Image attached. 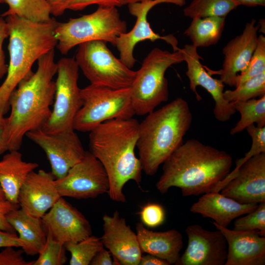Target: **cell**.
I'll list each match as a JSON object with an SVG mask.
<instances>
[{
	"label": "cell",
	"instance_id": "cell-40",
	"mask_svg": "<svg viewBox=\"0 0 265 265\" xmlns=\"http://www.w3.org/2000/svg\"><path fill=\"white\" fill-rule=\"evenodd\" d=\"M19 204H13L6 200L0 201V229L6 232L16 233L6 218L7 214L11 211L19 208Z\"/></svg>",
	"mask_w": 265,
	"mask_h": 265
},
{
	"label": "cell",
	"instance_id": "cell-27",
	"mask_svg": "<svg viewBox=\"0 0 265 265\" xmlns=\"http://www.w3.org/2000/svg\"><path fill=\"white\" fill-rule=\"evenodd\" d=\"M7 4L8 9L0 15L4 17L15 15L35 23L49 22L51 18V9L47 0H3Z\"/></svg>",
	"mask_w": 265,
	"mask_h": 265
},
{
	"label": "cell",
	"instance_id": "cell-24",
	"mask_svg": "<svg viewBox=\"0 0 265 265\" xmlns=\"http://www.w3.org/2000/svg\"><path fill=\"white\" fill-rule=\"evenodd\" d=\"M9 152L0 160V186L5 200L19 204L18 196L22 185L39 165L24 161L19 150Z\"/></svg>",
	"mask_w": 265,
	"mask_h": 265
},
{
	"label": "cell",
	"instance_id": "cell-31",
	"mask_svg": "<svg viewBox=\"0 0 265 265\" xmlns=\"http://www.w3.org/2000/svg\"><path fill=\"white\" fill-rule=\"evenodd\" d=\"M265 96V72L250 78L235 87L223 92L228 102H243Z\"/></svg>",
	"mask_w": 265,
	"mask_h": 265
},
{
	"label": "cell",
	"instance_id": "cell-1",
	"mask_svg": "<svg viewBox=\"0 0 265 265\" xmlns=\"http://www.w3.org/2000/svg\"><path fill=\"white\" fill-rule=\"evenodd\" d=\"M232 164L233 158L226 151L190 139L163 163L156 188L164 194L177 187L184 197L214 191L231 172Z\"/></svg>",
	"mask_w": 265,
	"mask_h": 265
},
{
	"label": "cell",
	"instance_id": "cell-14",
	"mask_svg": "<svg viewBox=\"0 0 265 265\" xmlns=\"http://www.w3.org/2000/svg\"><path fill=\"white\" fill-rule=\"evenodd\" d=\"M162 3L183 6L186 3V0H151L128 4L129 12L136 18V22L129 32L120 35L114 46L119 52L120 59L131 69L136 61L133 56L134 48L140 42L146 40L154 42L161 39L171 45L173 51L180 49L178 47V40L173 35L161 36L155 33L147 21L149 11L156 5Z\"/></svg>",
	"mask_w": 265,
	"mask_h": 265
},
{
	"label": "cell",
	"instance_id": "cell-3",
	"mask_svg": "<svg viewBox=\"0 0 265 265\" xmlns=\"http://www.w3.org/2000/svg\"><path fill=\"white\" fill-rule=\"evenodd\" d=\"M139 123L135 119L106 121L89 132L90 152L103 165L109 181L108 194L115 201L125 202L123 189L130 180L138 185L142 167L134 149Z\"/></svg>",
	"mask_w": 265,
	"mask_h": 265
},
{
	"label": "cell",
	"instance_id": "cell-39",
	"mask_svg": "<svg viewBox=\"0 0 265 265\" xmlns=\"http://www.w3.org/2000/svg\"><path fill=\"white\" fill-rule=\"evenodd\" d=\"M9 28L8 24L3 17L0 16V79L6 74L8 65L5 63L4 52L2 46L5 39L9 37Z\"/></svg>",
	"mask_w": 265,
	"mask_h": 265
},
{
	"label": "cell",
	"instance_id": "cell-44",
	"mask_svg": "<svg viewBox=\"0 0 265 265\" xmlns=\"http://www.w3.org/2000/svg\"><path fill=\"white\" fill-rule=\"evenodd\" d=\"M139 265H170V264L166 260L155 256L153 255L147 254L142 255Z\"/></svg>",
	"mask_w": 265,
	"mask_h": 265
},
{
	"label": "cell",
	"instance_id": "cell-6",
	"mask_svg": "<svg viewBox=\"0 0 265 265\" xmlns=\"http://www.w3.org/2000/svg\"><path fill=\"white\" fill-rule=\"evenodd\" d=\"M185 61L182 49L170 52L158 48L152 50L143 61L130 87L135 114L144 115L169 99L168 83L165 77L172 65Z\"/></svg>",
	"mask_w": 265,
	"mask_h": 265
},
{
	"label": "cell",
	"instance_id": "cell-36",
	"mask_svg": "<svg viewBox=\"0 0 265 265\" xmlns=\"http://www.w3.org/2000/svg\"><path fill=\"white\" fill-rule=\"evenodd\" d=\"M142 223L147 227L155 228L161 225L165 220V211L161 205L148 203L140 212Z\"/></svg>",
	"mask_w": 265,
	"mask_h": 265
},
{
	"label": "cell",
	"instance_id": "cell-35",
	"mask_svg": "<svg viewBox=\"0 0 265 265\" xmlns=\"http://www.w3.org/2000/svg\"><path fill=\"white\" fill-rule=\"evenodd\" d=\"M246 130L252 139L251 146L244 157L236 160V167L233 170V171H236L244 162L251 158L265 153V127H259L252 124L247 127Z\"/></svg>",
	"mask_w": 265,
	"mask_h": 265
},
{
	"label": "cell",
	"instance_id": "cell-43",
	"mask_svg": "<svg viewBox=\"0 0 265 265\" xmlns=\"http://www.w3.org/2000/svg\"><path fill=\"white\" fill-rule=\"evenodd\" d=\"M90 265H113V260L110 252L103 248L96 255Z\"/></svg>",
	"mask_w": 265,
	"mask_h": 265
},
{
	"label": "cell",
	"instance_id": "cell-49",
	"mask_svg": "<svg viewBox=\"0 0 265 265\" xmlns=\"http://www.w3.org/2000/svg\"><path fill=\"white\" fill-rule=\"evenodd\" d=\"M5 196L4 193L0 186V201L5 200Z\"/></svg>",
	"mask_w": 265,
	"mask_h": 265
},
{
	"label": "cell",
	"instance_id": "cell-18",
	"mask_svg": "<svg viewBox=\"0 0 265 265\" xmlns=\"http://www.w3.org/2000/svg\"><path fill=\"white\" fill-rule=\"evenodd\" d=\"M103 236L100 238L113 259L120 265H139L142 256L136 234L115 211L112 216L103 217Z\"/></svg>",
	"mask_w": 265,
	"mask_h": 265
},
{
	"label": "cell",
	"instance_id": "cell-30",
	"mask_svg": "<svg viewBox=\"0 0 265 265\" xmlns=\"http://www.w3.org/2000/svg\"><path fill=\"white\" fill-rule=\"evenodd\" d=\"M64 245L71 254L70 265H90L96 255L104 248L101 238L92 235L79 242H67Z\"/></svg>",
	"mask_w": 265,
	"mask_h": 265
},
{
	"label": "cell",
	"instance_id": "cell-4",
	"mask_svg": "<svg viewBox=\"0 0 265 265\" xmlns=\"http://www.w3.org/2000/svg\"><path fill=\"white\" fill-rule=\"evenodd\" d=\"M192 114L188 103L178 97L148 114L139 123L136 146L142 170L153 176L183 143Z\"/></svg>",
	"mask_w": 265,
	"mask_h": 265
},
{
	"label": "cell",
	"instance_id": "cell-8",
	"mask_svg": "<svg viewBox=\"0 0 265 265\" xmlns=\"http://www.w3.org/2000/svg\"><path fill=\"white\" fill-rule=\"evenodd\" d=\"M80 96L82 105L74 121V130L89 132L106 121L131 118L135 114L130 88L114 89L90 84L81 89Z\"/></svg>",
	"mask_w": 265,
	"mask_h": 265
},
{
	"label": "cell",
	"instance_id": "cell-19",
	"mask_svg": "<svg viewBox=\"0 0 265 265\" xmlns=\"http://www.w3.org/2000/svg\"><path fill=\"white\" fill-rule=\"evenodd\" d=\"M61 197L52 172L32 171L22 185L18 196L21 209L27 214L42 216Z\"/></svg>",
	"mask_w": 265,
	"mask_h": 265
},
{
	"label": "cell",
	"instance_id": "cell-22",
	"mask_svg": "<svg viewBox=\"0 0 265 265\" xmlns=\"http://www.w3.org/2000/svg\"><path fill=\"white\" fill-rule=\"evenodd\" d=\"M257 203L242 204L219 192L203 194L190 208V211L211 218L216 224L227 227L237 218L249 213L257 207Z\"/></svg>",
	"mask_w": 265,
	"mask_h": 265
},
{
	"label": "cell",
	"instance_id": "cell-26",
	"mask_svg": "<svg viewBox=\"0 0 265 265\" xmlns=\"http://www.w3.org/2000/svg\"><path fill=\"white\" fill-rule=\"evenodd\" d=\"M225 17H208L192 19L184 34L196 47H207L217 44L225 25Z\"/></svg>",
	"mask_w": 265,
	"mask_h": 265
},
{
	"label": "cell",
	"instance_id": "cell-37",
	"mask_svg": "<svg viewBox=\"0 0 265 265\" xmlns=\"http://www.w3.org/2000/svg\"><path fill=\"white\" fill-rule=\"evenodd\" d=\"M14 247L7 246L0 252V265H32L33 261L24 259L23 249L16 250Z\"/></svg>",
	"mask_w": 265,
	"mask_h": 265
},
{
	"label": "cell",
	"instance_id": "cell-46",
	"mask_svg": "<svg viewBox=\"0 0 265 265\" xmlns=\"http://www.w3.org/2000/svg\"><path fill=\"white\" fill-rule=\"evenodd\" d=\"M239 2L241 5L249 7H255L258 6H264L265 0H236Z\"/></svg>",
	"mask_w": 265,
	"mask_h": 265
},
{
	"label": "cell",
	"instance_id": "cell-42",
	"mask_svg": "<svg viewBox=\"0 0 265 265\" xmlns=\"http://www.w3.org/2000/svg\"><path fill=\"white\" fill-rule=\"evenodd\" d=\"M72 0H47L49 3L51 14L54 16L62 15L66 10L69 3Z\"/></svg>",
	"mask_w": 265,
	"mask_h": 265
},
{
	"label": "cell",
	"instance_id": "cell-34",
	"mask_svg": "<svg viewBox=\"0 0 265 265\" xmlns=\"http://www.w3.org/2000/svg\"><path fill=\"white\" fill-rule=\"evenodd\" d=\"M246 214L235 219L233 230L257 231L265 237V202L259 203L255 210Z\"/></svg>",
	"mask_w": 265,
	"mask_h": 265
},
{
	"label": "cell",
	"instance_id": "cell-10",
	"mask_svg": "<svg viewBox=\"0 0 265 265\" xmlns=\"http://www.w3.org/2000/svg\"><path fill=\"white\" fill-rule=\"evenodd\" d=\"M57 66L53 106L42 128L52 134L74 130V121L82 105L81 89L78 85L79 68L75 58L63 57Z\"/></svg>",
	"mask_w": 265,
	"mask_h": 265
},
{
	"label": "cell",
	"instance_id": "cell-11",
	"mask_svg": "<svg viewBox=\"0 0 265 265\" xmlns=\"http://www.w3.org/2000/svg\"><path fill=\"white\" fill-rule=\"evenodd\" d=\"M61 197L94 198L108 193L109 181L100 161L89 151L63 177L56 179Z\"/></svg>",
	"mask_w": 265,
	"mask_h": 265
},
{
	"label": "cell",
	"instance_id": "cell-32",
	"mask_svg": "<svg viewBox=\"0 0 265 265\" xmlns=\"http://www.w3.org/2000/svg\"><path fill=\"white\" fill-rule=\"evenodd\" d=\"M64 243L55 240L47 232L46 240L39 250L32 265H63L68 260Z\"/></svg>",
	"mask_w": 265,
	"mask_h": 265
},
{
	"label": "cell",
	"instance_id": "cell-29",
	"mask_svg": "<svg viewBox=\"0 0 265 265\" xmlns=\"http://www.w3.org/2000/svg\"><path fill=\"white\" fill-rule=\"evenodd\" d=\"M241 4L236 0H192L183 10L191 19L225 17Z\"/></svg>",
	"mask_w": 265,
	"mask_h": 265
},
{
	"label": "cell",
	"instance_id": "cell-48",
	"mask_svg": "<svg viewBox=\"0 0 265 265\" xmlns=\"http://www.w3.org/2000/svg\"><path fill=\"white\" fill-rule=\"evenodd\" d=\"M151 0H124L125 4H129L136 2H142Z\"/></svg>",
	"mask_w": 265,
	"mask_h": 265
},
{
	"label": "cell",
	"instance_id": "cell-28",
	"mask_svg": "<svg viewBox=\"0 0 265 265\" xmlns=\"http://www.w3.org/2000/svg\"><path fill=\"white\" fill-rule=\"evenodd\" d=\"M231 104L235 109L240 114V119L230 130L231 135L239 133L255 123L258 127H265V96L259 99Z\"/></svg>",
	"mask_w": 265,
	"mask_h": 265
},
{
	"label": "cell",
	"instance_id": "cell-16",
	"mask_svg": "<svg viewBox=\"0 0 265 265\" xmlns=\"http://www.w3.org/2000/svg\"><path fill=\"white\" fill-rule=\"evenodd\" d=\"M41 219L46 232L64 244L77 242L92 235L89 221L63 197L58 199Z\"/></svg>",
	"mask_w": 265,
	"mask_h": 265
},
{
	"label": "cell",
	"instance_id": "cell-33",
	"mask_svg": "<svg viewBox=\"0 0 265 265\" xmlns=\"http://www.w3.org/2000/svg\"><path fill=\"white\" fill-rule=\"evenodd\" d=\"M265 72V37L263 34H260L258 36L256 48L247 67L236 77L235 87Z\"/></svg>",
	"mask_w": 265,
	"mask_h": 265
},
{
	"label": "cell",
	"instance_id": "cell-2",
	"mask_svg": "<svg viewBox=\"0 0 265 265\" xmlns=\"http://www.w3.org/2000/svg\"><path fill=\"white\" fill-rule=\"evenodd\" d=\"M37 61L36 71L19 83L9 98L11 111L6 118L4 137L8 151L19 150L26 133L42 129L51 114L57 68L54 49Z\"/></svg>",
	"mask_w": 265,
	"mask_h": 265
},
{
	"label": "cell",
	"instance_id": "cell-45",
	"mask_svg": "<svg viewBox=\"0 0 265 265\" xmlns=\"http://www.w3.org/2000/svg\"><path fill=\"white\" fill-rule=\"evenodd\" d=\"M0 110V155L7 151L4 142V132L6 128V118Z\"/></svg>",
	"mask_w": 265,
	"mask_h": 265
},
{
	"label": "cell",
	"instance_id": "cell-50",
	"mask_svg": "<svg viewBox=\"0 0 265 265\" xmlns=\"http://www.w3.org/2000/svg\"><path fill=\"white\" fill-rule=\"evenodd\" d=\"M4 3L3 0H0V3Z\"/></svg>",
	"mask_w": 265,
	"mask_h": 265
},
{
	"label": "cell",
	"instance_id": "cell-38",
	"mask_svg": "<svg viewBox=\"0 0 265 265\" xmlns=\"http://www.w3.org/2000/svg\"><path fill=\"white\" fill-rule=\"evenodd\" d=\"M92 4L117 7L125 4L124 0H72L68 5L67 9L74 11L81 10Z\"/></svg>",
	"mask_w": 265,
	"mask_h": 265
},
{
	"label": "cell",
	"instance_id": "cell-9",
	"mask_svg": "<svg viewBox=\"0 0 265 265\" xmlns=\"http://www.w3.org/2000/svg\"><path fill=\"white\" fill-rule=\"evenodd\" d=\"M75 59L91 84L114 89L130 88L136 75V71L116 58L103 41L79 45Z\"/></svg>",
	"mask_w": 265,
	"mask_h": 265
},
{
	"label": "cell",
	"instance_id": "cell-12",
	"mask_svg": "<svg viewBox=\"0 0 265 265\" xmlns=\"http://www.w3.org/2000/svg\"><path fill=\"white\" fill-rule=\"evenodd\" d=\"M215 191L242 204L265 202V153L244 162L234 174H229Z\"/></svg>",
	"mask_w": 265,
	"mask_h": 265
},
{
	"label": "cell",
	"instance_id": "cell-7",
	"mask_svg": "<svg viewBox=\"0 0 265 265\" xmlns=\"http://www.w3.org/2000/svg\"><path fill=\"white\" fill-rule=\"evenodd\" d=\"M127 32V24L120 18L117 7L99 6L94 12L66 22L56 24L54 37L56 47L65 55L76 46L95 40L115 45L120 34Z\"/></svg>",
	"mask_w": 265,
	"mask_h": 265
},
{
	"label": "cell",
	"instance_id": "cell-17",
	"mask_svg": "<svg viewBox=\"0 0 265 265\" xmlns=\"http://www.w3.org/2000/svg\"><path fill=\"white\" fill-rule=\"evenodd\" d=\"M185 61L187 64L186 75L189 80L190 90L199 101L201 96L198 93L196 87L201 86L212 96L214 101L213 112L218 121H228L236 112L232 104L223 97L224 84L220 79L212 78L206 71L200 62L201 56L198 54L197 48L192 44H186L182 49Z\"/></svg>",
	"mask_w": 265,
	"mask_h": 265
},
{
	"label": "cell",
	"instance_id": "cell-5",
	"mask_svg": "<svg viewBox=\"0 0 265 265\" xmlns=\"http://www.w3.org/2000/svg\"><path fill=\"white\" fill-rule=\"evenodd\" d=\"M9 28V61L5 80L0 86V110L10 109L9 101L19 83L32 72L34 63L57 45L54 29L57 22L39 23L15 15L6 17Z\"/></svg>",
	"mask_w": 265,
	"mask_h": 265
},
{
	"label": "cell",
	"instance_id": "cell-20",
	"mask_svg": "<svg viewBox=\"0 0 265 265\" xmlns=\"http://www.w3.org/2000/svg\"><path fill=\"white\" fill-rule=\"evenodd\" d=\"M259 26L252 19L246 23L242 32L229 41L223 48L224 56L220 80L226 85L235 87L238 73L247 67L258 42Z\"/></svg>",
	"mask_w": 265,
	"mask_h": 265
},
{
	"label": "cell",
	"instance_id": "cell-15",
	"mask_svg": "<svg viewBox=\"0 0 265 265\" xmlns=\"http://www.w3.org/2000/svg\"><path fill=\"white\" fill-rule=\"evenodd\" d=\"M185 232L187 245L178 265H225L227 244L219 230H207L194 224L188 226Z\"/></svg>",
	"mask_w": 265,
	"mask_h": 265
},
{
	"label": "cell",
	"instance_id": "cell-25",
	"mask_svg": "<svg viewBox=\"0 0 265 265\" xmlns=\"http://www.w3.org/2000/svg\"><path fill=\"white\" fill-rule=\"evenodd\" d=\"M6 218L24 242L22 248L24 253L28 256L38 254L47 238L41 218L31 216L17 208L9 212Z\"/></svg>",
	"mask_w": 265,
	"mask_h": 265
},
{
	"label": "cell",
	"instance_id": "cell-41",
	"mask_svg": "<svg viewBox=\"0 0 265 265\" xmlns=\"http://www.w3.org/2000/svg\"><path fill=\"white\" fill-rule=\"evenodd\" d=\"M24 245V242L20 239L16 233H12L0 229V247L13 246L22 248Z\"/></svg>",
	"mask_w": 265,
	"mask_h": 265
},
{
	"label": "cell",
	"instance_id": "cell-47",
	"mask_svg": "<svg viewBox=\"0 0 265 265\" xmlns=\"http://www.w3.org/2000/svg\"><path fill=\"white\" fill-rule=\"evenodd\" d=\"M265 20L262 19L258 22V25L259 26V32H262L263 33H265Z\"/></svg>",
	"mask_w": 265,
	"mask_h": 265
},
{
	"label": "cell",
	"instance_id": "cell-13",
	"mask_svg": "<svg viewBox=\"0 0 265 265\" xmlns=\"http://www.w3.org/2000/svg\"><path fill=\"white\" fill-rule=\"evenodd\" d=\"M26 136L45 152L56 179L65 176L85 153L75 130L52 134L39 129L27 132Z\"/></svg>",
	"mask_w": 265,
	"mask_h": 265
},
{
	"label": "cell",
	"instance_id": "cell-21",
	"mask_svg": "<svg viewBox=\"0 0 265 265\" xmlns=\"http://www.w3.org/2000/svg\"><path fill=\"white\" fill-rule=\"evenodd\" d=\"M212 223L225 238L227 256L225 265H265V237L257 231H237Z\"/></svg>",
	"mask_w": 265,
	"mask_h": 265
},
{
	"label": "cell",
	"instance_id": "cell-23",
	"mask_svg": "<svg viewBox=\"0 0 265 265\" xmlns=\"http://www.w3.org/2000/svg\"><path fill=\"white\" fill-rule=\"evenodd\" d=\"M136 234L142 252L164 259L170 265H178L183 247L182 234L175 229L155 232L141 223L136 225Z\"/></svg>",
	"mask_w": 265,
	"mask_h": 265
}]
</instances>
